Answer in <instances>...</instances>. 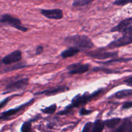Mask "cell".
Instances as JSON below:
<instances>
[{
  "label": "cell",
  "instance_id": "5",
  "mask_svg": "<svg viewBox=\"0 0 132 132\" xmlns=\"http://www.w3.org/2000/svg\"><path fill=\"white\" fill-rule=\"evenodd\" d=\"M86 55L91 58L97 60H105L111 58H115L118 55V52H110L104 50H91L86 53Z\"/></svg>",
  "mask_w": 132,
  "mask_h": 132
},
{
  "label": "cell",
  "instance_id": "3",
  "mask_svg": "<svg viewBox=\"0 0 132 132\" xmlns=\"http://www.w3.org/2000/svg\"><path fill=\"white\" fill-rule=\"evenodd\" d=\"M3 25L10 26L22 32H27L28 30L27 27L22 25L20 19L8 14H3L0 18V27Z\"/></svg>",
  "mask_w": 132,
  "mask_h": 132
},
{
  "label": "cell",
  "instance_id": "7",
  "mask_svg": "<svg viewBox=\"0 0 132 132\" xmlns=\"http://www.w3.org/2000/svg\"><path fill=\"white\" fill-rule=\"evenodd\" d=\"M131 43H132V34H126L120 38L111 42L108 45V47L110 49H115Z\"/></svg>",
  "mask_w": 132,
  "mask_h": 132
},
{
  "label": "cell",
  "instance_id": "6",
  "mask_svg": "<svg viewBox=\"0 0 132 132\" xmlns=\"http://www.w3.org/2000/svg\"><path fill=\"white\" fill-rule=\"evenodd\" d=\"M22 59L21 51L19 50H16L13 51L12 53L5 56L2 59V63L6 65L14 64L18 63Z\"/></svg>",
  "mask_w": 132,
  "mask_h": 132
},
{
  "label": "cell",
  "instance_id": "30",
  "mask_svg": "<svg viewBox=\"0 0 132 132\" xmlns=\"http://www.w3.org/2000/svg\"><path fill=\"white\" fill-rule=\"evenodd\" d=\"M125 82L127 83L128 85H129V84H132V76H131V77L128 78H126V79H125Z\"/></svg>",
  "mask_w": 132,
  "mask_h": 132
},
{
  "label": "cell",
  "instance_id": "13",
  "mask_svg": "<svg viewBox=\"0 0 132 132\" xmlns=\"http://www.w3.org/2000/svg\"><path fill=\"white\" fill-rule=\"evenodd\" d=\"M81 50L75 47H70L68 49H66V50H63L61 53V56L63 58H68L70 57H72L73 56L76 55L78 54Z\"/></svg>",
  "mask_w": 132,
  "mask_h": 132
},
{
  "label": "cell",
  "instance_id": "17",
  "mask_svg": "<svg viewBox=\"0 0 132 132\" xmlns=\"http://www.w3.org/2000/svg\"><path fill=\"white\" fill-rule=\"evenodd\" d=\"M27 67L26 64L23 63H14V65H12L11 66H9V67H6V69L3 70L2 72H8V71H14V70H17V69H22L24 68V67Z\"/></svg>",
  "mask_w": 132,
  "mask_h": 132
},
{
  "label": "cell",
  "instance_id": "31",
  "mask_svg": "<svg viewBox=\"0 0 132 132\" xmlns=\"http://www.w3.org/2000/svg\"><path fill=\"white\" fill-rule=\"evenodd\" d=\"M132 34V26H130V27L128 28L126 32H125V34Z\"/></svg>",
  "mask_w": 132,
  "mask_h": 132
},
{
  "label": "cell",
  "instance_id": "14",
  "mask_svg": "<svg viewBox=\"0 0 132 132\" xmlns=\"http://www.w3.org/2000/svg\"><path fill=\"white\" fill-rule=\"evenodd\" d=\"M105 126V123L104 121L100 120H96L92 125V132H102Z\"/></svg>",
  "mask_w": 132,
  "mask_h": 132
},
{
  "label": "cell",
  "instance_id": "2",
  "mask_svg": "<svg viewBox=\"0 0 132 132\" xmlns=\"http://www.w3.org/2000/svg\"><path fill=\"white\" fill-rule=\"evenodd\" d=\"M102 91H103V89H100V90L95 91L92 94H90L88 92H86L82 94H77L72 99L70 106L72 108H73V107H77L81 106H83L90 102V100H92L93 98L99 96Z\"/></svg>",
  "mask_w": 132,
  "mask_h": 132
},
{
  "label": "cell",
  "instance_id": "23",
  "mask_svg": "<svg viewBox=\"0 0 132 132\" xmlns=\"http://www.w3.org/2000/svg\"><path fill=\"white\" fill-rule=\"evenodd\" d=\"M128 3L132 4V0H116L113 3V5L117 6H124Z\"/></svg>",
  "mask_w": 132,
  "mask_h": 132
},
{
  "label": "cell",
  "instance_id": "22",
  "mask_svg": "<svg viewBox=\"0 0 132 132\" xmlns=\"http://www.w3.org/2000/svg\"><path fill=\"white\" fill-rule=\"evenodd\" d=\"M31 127H32V123L30 121L25 122L21 126V132H30L31 130Z\"/></svg>",
  "mask_w": 132,
  "mask_h": 132
},
{
  "label": "cell",
  "instance_id": "19",
  "mask_svg": "<svg viewBox=\"0 0 132 132\" xmlns=\"http://www.w3.org/2000/svg\"><path fill=\"white\" fill-rule=\"evenodd\" d=\"M131 58H114V59L106 61V62H101V63L103 64H110V63H116V62H126L128 61L131 60Z\"/></svg>",
  "mask_w": 132,
  "mask_h": 132
},
{
  "label": "cell",
  "instance_id": "32",
  "mask_svg": "<svg viewBox=\"0 0 132 132\" xmlns=\"http://www.w3.org/2000/svg\"><path fill=\"white\" fill-rule=\"evenodd\" d=\"M2 60L1 59V58H0V67H1V64H2Z\"/></svg>",
  "mask_w": 132,
  "mask_h": 132
},
{
  "label": "cell",
  "instance_id": "25",
  "mask_svg": "<svg viewBox=\"0 0 132 132\" xmlns=\"http://www.w3.org/2000/svg\"><path fill=\"white\" fill-rule=\"evenodd\" d=\"M93 111L92 110H88V109H86L85 108H82L80 111V114L81 115H89L91 113H92Z\"/></svg>",
  "mask_w": 132,
  "mask_h": 132
},
{
  "label": "cell",
  "instance_id": "18",
  "mask_svg": "<svg viewBox=\"0 0 132 132\" xmlns=\"http://www.w3.org/2000/svg\"><path fill=\"white\" fill-rule=\"evenodd\" d=\"M121 119L120 118H113V119L106 120L104 121V123H105V126H106L109 128H113L116 127L121 122Z\"/></svg>",
  "mask_w": 132,
  "mask_h": 132
},
{
  "label": "cell",
  "instance_id": "28",
  "mask_svg": "<svg viewBox=\"0 0 132 132\" xmlns=\"http://www.w3.org/2000/svg\"><path fill=\"white\" fill-rule=\"evenodd\" d=\"M43 47L41 46V45H39L38 47H37L36 49V55H38V54H41V53L43 52Z\"/></svg>",
  "mask_w": 132,
  "mask_h": 132
},
{
  "label": "cell",
  "instance_id": "12",
  "mask_svg": "<svg viewBox=\"0 0 132 132\" xmlns=\"http://www.w3.org/2000/svg\"><path fill=\"white\" fill-rule=\"evenodd\" d=\"M33 101V100H32L29 101V102H27V104H24L21 105V106H19V107H17L15 108H13V109H10L7 110V111H5L2 113V115L0 116V120H3V119H6V118L9 117V116H11L12 115H15L16 113H19V111H21L23 109H24L26 106H27L28 105H29L30 104L32 103V102Z\"/></svg>",
  "mask_w": 132,
  "mask_h": 132
},
{
  "label": "cell",
  "instance_id": "26",
  "mask_svg": "<svg viewBox=\"0 0 132 132\" xmlns=\"http://www.w3.org/2000/svg\"><path fill=\"white\" fill-rule=\"evenodd\" d=\"M132 107V102H126L123 104L122 106V108L123 109H130Z\"/></svg>",
  "mask_w": 132,
  "mask_h": 132
},
{
  "label": "cell",
  "instance_id": "9",
  "mask_svg": "<svg viewBox=\"0 0 132 132\" xmlns=\"http://www.w3.org/2000/svg\"><path fill=\"white\" fill-rule=\"evenodd\" d=\"M41 13L46 18L52 19H61L63 18V12L61 9H41Z\"/></svg>",
  "mask_w": 132,
  "mask_h": 132
},
{
  "label": "cell",
  "instance_id": "1",
  "mask_svg": "<svg viewBox=\"0 0 132 132\" xmlns=\"http://www.w3.org/2000/svg\"><path fill=\"white\" fill-rule=\"evenodd\" d=\"M64 41L68 45H72L80 50H86L94 47L92 40L85 35H73L68 36L64 39Z\"/></svg>",
  "mask_w": 132,
  "mask_h": 132
},
{
  "label": "cell",
  "instance_id": "16",
  "mask_svg": "<svg viewBox=\"0 0 132 132\" xmlns=\"http://www.w3.org/2000/svg\"><path fill=\"white\" fill-rule=\"evenodd\" d=\"M95 0H74L73 2V6L74 7H82L92 3Z\"/></svg>",
  "mask_w": 132,
  "mask_h": 132
},
{
  "label": "cell",
  "instance_id": "29",
  "mask_svg": "<svg viewBox=\"0 0 132 132\" xmlns=\"http://www.w3.org/2000/svg\"><path fill=\"white\" fill-rule=\"evenodd\" d=\"M126 132H132V121L129 120Z\"/></svg>",
  "mask_w": 132,
  "mask_h": 132
},
{
  "label": "cell",
  "instance_id": "11",
  "mask_svg": "<svg viewBox=\"0 0 132 132\" xmlns=\"http://www.w3.org/2000/svg\"><path fill=\"white\" fill-rule=\"evenodd\" d=\"M67 90H68V87L65 86V85H61V86H58L57 87L53 88V89H46V90L43 91L38 92V93H36L35 94L36 95L45 94L46 96H50L58 94V93H63V92L66 91Z\"/></svg>",
  "mask_w": 132,
  "mask_h": 132
},
{
  "label": "cell",
  "instance_id": "15",
  "mask_svg": "<svg viewBox=\"0 0 132 132\" xmlns=\"http://www.w3.org/2000/svg\"><path fill=\"white\" fill-rule=\"evenodd\" d=\"M131 95H132V89H125V90L120 91L114 94L115 97L117 98H125Z\"/></svg>",
  "mask_w": 132,
  "mask_h": 132
},
{
  "label": "cell",
  "instance_id": "24",
  "mask_svg": "<svg viewBox=\"0 0 132 132\" xmlns=\"http://www.w3.org/2000/svg\"><path fill=\"white\" fill-rule=\"evenodd\" d=\"M92 123L88 122L85 124L82 132H92Z\"/></svg>",
  "mask_w": 132,
  "mask_h": 132
},
{
  "label": "cell",
  "instance_id": "10",
  "mask_svg": "<svg viewBox=\"0 0 132 132\" xmlns=\"http://www.w3.org/2000/svg\"><path fill=\"white\" fill-rule=\"evenodd\" d=\"M132 24V18H126V19H123L117 25L116 27H113L111 29L112 32H119L125 34L128 28L131 26Z\"/></svg>",
  "mask_w": 132,
  "mask_h": 132
},
{
  "label": "cell",
  "instance_id": "21",
  "mask_svg": "<svg viewBox=\"0 0 132 132\" xmlns=\"http://www.w3.org/2000/svg\"><path fill=\"white\" fill-rule=\"evenodd\" d=\"M129 122V119H126L124 122H122V124L114 132H126V129H127V126H128V124Z\"/></svg>",
  "mask_w": 132,
  "mask_h": 132
},
{
  "label": "cell",
  "instance_id": "33",
  "mask_svg": "<svg viewBox=\"0 0 132 132\" xmlns=\"http://www.w3.org/2000/svg\"><path fill=\"white\" fill-rule=\"evenodd\" d=\"M129 85H131V86H132V84H129Z\"/></svg>",
  "mask_w": 132,
  "mask_h": 132
},
{
  "label": "cell",
  "instance_id": "20",
  "mask_svg": "<svg viewBox=\"0 0 132 132\" xmlns=\"http://www.w3.org/2000/svg\"><path fill=\"white\" fill-rule=\"evenodd\" d=\"M56 109H57V105L55 104H54L51 105V106H48V107H45V109H41V111H42V112L44 113L52 114L55 112Z\"/></svg>",
  "mask_w": 132,
  "mask_h": 132
},
{
  "label": "cell",
  "instance_id": "8",
  "mask_svg": "<svg viewBox=\"0 0 132 132\" xmlns=\"http://www.w3.org/2000/svg\"><path fill=\"white\" fill-rule=\"evenodd\" d=\"M67 69L68 71V72L71 75H78V74H83L87 72L90 69V65L85 63H76L70 65Z\"/></svg>",
  "mask_w": 132,
  "mask_h": 132
},
{
  "label": "cell",
  "instance_id": "27",
  "mask_svg": "<svg viewBox=\"0 0 132 132\" xmlns=\"http://www.w3.org/2000/svg\"><path fill=\"white\" fill-rule=\"evenodd\" d=\"M10 99V98L9 97H8V98H6L5 99H4L3 100L0 102V109L7 104V103L9 102Z\"/></svg>",
  "mask_w": 132,
  "mask_h": 132
},
{
  "label": "cell",
  "instance_id": "4",
  "mask_svg": "<svg viewBox=\"0 0 132 132\" xmlns=\"http://www.w3.org/2000/svg\"><path fill=\"white\" fill-rule=\"evenodd\" d=\"M28 83H29V79L28 78H24L18 80L11 81L6 85L5 89V92L3 94H6L19 89H24L28 85Z\"/></svg>",
  "mask_w": 132,
  "mask_h": 132
}]
</instances>
